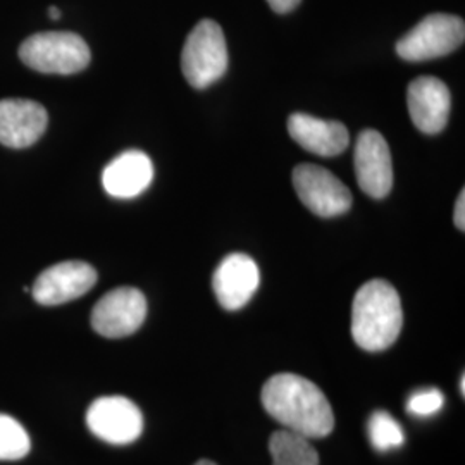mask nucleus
I'll use <instances>...</instances> for the list:
<instances>
[{"instance_id": "ddd939ff", "label": "nucleus", "mask_w": 465, "mask_h": 465, "mask_svg": "<svg viewBox=\"0 0 465 465\" xmlns=\"http://www.w3.org/2000/svg\"><path fill=\"white\" fill-rule=\"evenodd\" d=\"M49 116L34 100H0V143L11 149H26L45 134Z\"/></svg>"}, {"instance_id": "f8f14e48", "label": "nucleus", "mask_w": 465, "mask_h": 465, "mask_svg": "<svg viewBox=\"0 0 465 465\" xmlns=\"http://www.w3.org/2000/svg\"><path fill=\"white\" fill-rule=\"evenodd\" d=\"M450 104L449 86L434 76H420L409 84V114L414 126L422 134H440L447 126Z\"/></svg>"}, {"instance_id": "f3484780", "label": "nucleus", "mask_w": 465, "mask_h": 465, "mask_svg": "<svg viewBox=\"0 0 465 465\" xmlns=\"http://www.w3.org/2000/svg\"><path fill=\"white\" fill-rule=\"evenodd\" d=\"M367 432L371 445L381 453L400 449L405 443V432L399 420L384 411H376L371 416L367 422Z\"/></svg>"}, {"instance_id": "6ab92c4d", "label": "nucleus", "mask_w": 465, "mask_h": 465, "mask_svg": "<svg viewBox=\"0 0 465 465\" xmlns=\"http://www.w3.org/2000/svg\"><path fill=\"white\" fill-rule=\"evenodd\" d=\"M445 405V397L438 388L419 390L407 400V412L414 417H431L438 414Z\"/></svg>"}, {"instance_id": "20e7f679", "label": "nucleus", "mask_w": 465, "mask_h": 465, "mask_svg": "<svg viewBox=\"0 0 465 465\" xmlns=\"http://www.w3.org/2000/svg\"><path fill=\"white\" fill-rule=\"evenodd\" d=\"M228 69V47L221 26L213 19H202L188 35L182 52V71L186 82L203 90L224 76Z\"/></svg>"}, {"instance_id": "4468645a", "label": "nucleus", "mask_w": 465, "mask_h": 465, "mask_svg": "<svg viewBox=\"0 0 465 465\" xmlns=\"http://www.w3.org/2000/svg\"><path fill=\"white\" fill-rule=\"evenodd\" d=\"M153 180V164L142 150H128L113 159L102 173L104 190L116 199H134Z\"/></svg>"}, {"instance_id": "f257e3e1", "label": "nucleus", "mask_w": 465, "mask_h": 465, "mask_svg": "<svg viewBox=\"0 0 465 465\" xmlns=\"http://www.w3.org/2000/svg\"><path fill=\"white\" fill-rule=\"evenodd\" d=\"M262 405L286 431L307 440L326 438L334 430L331 403L316 384L297 374L282 372L267 380Z\"/></svg>"}, {"instance_id": "f03ea898", "label": "nucleus", "mask_w": 465, "mask_h": 465, "mask_svg": "<svg viewBox=\"0 0 465 465\" xmlns=\"http://www.w3.org/2000/svg\"><path fill=\"white\" fill-rule=\"evenodd\" d=\"M403 311L399 292L384 280L362 284L351 305V336L366 351L390 349L401 331Z\"/></svg>"}, {"instance_id": "6e6552de", "label": "nucleus", "mask_w": 465, "mask_h": 465, "mask_svg": "<svg viewBox=\"0 0 465 465\" xmlns=\"http://www.w3.org/2000/svg\"><path fill=\"white\" fill-rule=\"evenodd\" d=\"M292 180L302 203L316 216H341L351 207L349 188L324 167L300 164Z\"/></svg>"}, {"instance_id": "dca6fc26", "label": "nucleus", "mask_w": 465, "mask_h": 465, "mask_svg": "<svg viewBox=\"0 0 465 465\" xmlns=\"http://www.w3.org/2000/svg\"><path fill=\"white\" fill-rule=\"evenodd\" d=\"M272 465H319V455L311 441L295 432H272L269 440Z\"/></svg>"}, {"instance_id": "a211bd4d", "label": "nucleus", "mask_w": 465, "mask_h": 465, "mask_svg": "<svg viewBox=\"0 0 465 465\" xmlns=\"http://www.w3.org/2000/svg\"><path fill=\"white\" fill-rule=\"evenodd\" d=\"M32 449L30 436L15 417L0 414V460H19Z\"/></svg>"}, {"instance_id": "423d86ee", "label": "nucleus", "mask_w": 465, "mask_h": 465, "mask_svg": "<svg viewBox=\"0 0 465 465\" xmlns=\"http://www.w3.org/2000/svg\"><path fill=\"white\" fill-rule=\"evenodd\" d=\"M145 317V295L134 286H121L97 302L92 312V328L104 338H126L142 328Z\"/></svg>"}, {"instance_id": "5701e85b", "label": "nucleus", "mask_w": 465, "mask_h": 465, "mask_svg": "<svg viewBox=\"0 0 465 465\" xmlns=\"http://www.w3.org/2000/svg\"><path fill=\"white\" fill-rule=\"evenodd\" d=\"M465 378L464 376H462V378H460V393H462V395H465Z\"/></svg>"}, {"instance_id": "aec40b11", "label": "nucleus", "mask_w": 465, "mask_h": 465, "mask_svg": "<svg viewBox=\"0 0 465 465\" xmlns=\"http://www.w3.org/2000/svg\"><path fill=\"white\" fill-rule=\"evenodd\" d=\"M453 221H455V226L464 232L465 230V192L462 190L457 203H455V213H453Z\"/></svg>"}, {"instance_id": "4be33fe9", "label": "nucleus", "mask_w": 465, "mask_h": 465, "mask_svg": "<svg viewBox=\"0 0 465 465\" xmlns=\"http://www.w3.org/2000/svg\"><path fill=\"white\" fill-rule=\"evenodd\" d=\"M49 16L52 17V19H59V17H61V11H59L55 5H52L49 9Z\"/></svg>"}, {"instance_id": "1a4fd4ad", "label": "nucleus", "mask_w": 465, "mask_h": 465, "mask_svg": "<svg viewBox=\"0 0 465 465\" xmlns=\"http://www.w3.org/2000/svg\"><path fill=\"white\" fill-rule=\"evenodd\" d=\"M357 183L372 199H384L393 186L391 152L380 132L364 130L359 134L355 152Z\"/></svg>"}, {"instance_id": "0eeeda50", "label": "nucleus", "mask_w": 465, "mask_h": 465, "mask_svg": "<svg viewBox=\"0 0 465 465\" xmlns=\"http://www.w3.org/2000/svg\"><path fill=\"white\" fill-rule=\"evenodd\" d=\"M86 426L111 445H130L143 432V416L126 397H100L86 411Z\"/></svg>"}, {"instance_id": "412c9836", "label": "nucleus", "mask_w": 465, "mask_h": 465, "mask_svg": "<svg viewBox=\"0 0 465 465\" xmlns=\"http://www.w3.org/2000/svg\"><path fill=\"white\" fill-rule=\"evenodd\" d=\"M267 4L271 5V9L274 13H280V15H286L290 11H293L300 4V0H267Z\"/></svg>"}, {"instance_id": "7ed1b4c3", "label": "nucleus", "mask_w": 465, "mask_h": 465, "mask_svg": "<svg viewBox=\"0 0 465 465\" xmlns=\"http://www.w3.org/2000/svg\"><path fill=\"white\" fill-rule=\"evenodd\" d=\"M90 49L80 35L45 32L32 35L19 47V59L45 74H74L90 64Z\"/></svg>"}, {"instance_id": "39448f33", "label": "nucleus", "mask_w": 465, "mask_h": 465, "mask_svg": "<svg viewBox=\"0 0 465 465\" xmlns=\"http://www.w3.org/2000/svg\"><path fill=\"white\" fill-rule=\"evenodd\" d=\"M465 40L464 19L451 15H430L403 35L397 54L403 61L422 63L459 49Z\"/></svg>"}, {"instance_id": "9b49d317", "label": "nucleus", "mask_w": 465, "mask_h": 465, "mask_svg": "<svg viewBox=\"0 0 465 465\" xmlns=\"http://www.w3.org/2000/svg\"><path fill=\"white\" fill-rule=\"evenodd\" d=\"M261 284V272L247 253H230L221 261L213 276L217 302L226 311H240L249 303Z\"/></svg>"}, {"instance_id": "9d476101", "label": "nucleus", "mask_w": 465, "mask_h": 465, "mask_svg": "<svg viewBox=\"0 0 465 465\" xmlns=\"http://www.w3.org/2000/svg\"><path fill=\"white\" fill-rule=\"evenodd\" d=\"M97 271L82 261H67L45 269L34 282L32 295L42 305H61L84 297L97 282Z\"/></svg>"}, {"instance_id": "2eb2a0df", "label": "nucleus", "mask_w": 465, "mask_h": 465, "mask_svg": "<svg viewBox=\"0 0 465 465\" xmlns=\"http://www.w3.org/2000/svg\"><path fill=\"white\" fill-rule=\"evenodd\" d=\"M288 132L302 149L321 157L340 155L349 147V130L340 121H326L297 113L288 119Z\"/></svg>"}, {"instance_id": "b1692460", "label": "nucleus", "mask_w": 465, "mask_h": 465, "mask_svg": "<svg viewBox=\"0 0 465 465\" xmlns=\"http://www.w3.org/2000/svg\"><path fill=\"white\" fill-rule=\"evenodd\" d=\"M195 465H217L214 464V462H211V460H200V462H197Z\"/></svg>"}]
</instances>
